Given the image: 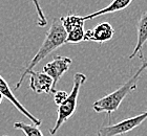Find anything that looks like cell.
<instances>
[{"mask_svg":"<svg viewBox=\"0 0 147 136\" xmlns=\"http://www.w3.org/2000/svg\"><path fill=\"white\" fill-rule=\"evenodd\" d=\"M66 38H67V33H66V30H65L64 26L62 24L61 19L54 18L49 29L46 33V36L44 38L42 45L40 46L39 50L37 52V54L32 59L31 62L28 63V66L25 67L24 71L22 72L19 81L16 83V89L20 88L21 84L23 83L25 76H28V73L34 69V67L39 63L40 61H42L44 58H46L49 54H52L54 50L59 48L60 46L64 45L65 43H66Z\"/></svg>","mask_w":147,"mask_h":136,"instance_id":"obj_1","label":"cell"},{"mask_svg":"<svg viewBox=\"0 0 147 136\" xmlns=\"http://www.w3.org/2000/svg\"><path fill=\"white\" fill-rule=\"evenodd\" d=\"M146 69H147V60H145L143 61L142 65L136 71L135 74L126 82V83H124L122 86H120L113 92L105 95V96H103L100 100H96L95 103L92 104L94 111L97 112V113L106 112L109 115L113 112L117 111L118 108L120 107V105H121V103L123 102V100L137 88V84H138L140 76L143 73V71H145Z\"/></svg>","mask_w":147,"mask_h":136,"instance_id":"obj_2","label":"cell"},{"mask_svg":"<svg viewBox=\"0 0 147 136\" xmlns=\"http://www.w3.org/2000/svg\"><path fill=\"white\" fill-rule=\"evenodd\" d=\"M132 1L134 0H113L109 5H107L104 9L97 11L95 13H90L89 15L83 16V17H84L85 21H89V20H92V19L97 18L99 16L105 15V14H110V13H116V12H119V11H123L126 7H128Z\"/></svg>","mask_w":147,"mask_h":136,"instance_id":"obj_10","label":"cell"},{"mask_svg":"<svg viewBox=\"0 0 147 136\" xmlns=\"http://www.w3.org/2000/svg\"><path fill=\"white\" fill-rule=\"evenodd\" d=\"M14 128L21 130L26 136H43L42 132L35 125H28L22 121H17L14 124Z\"/></svg>","mask_w":147,"mask_h":136,"instance_id":"obj_12","label":"cell"},{"mask_svg":"<svg viewBox=\"0 0 147 136\" xmlns=\"http://www.w3.org/2000/svg\"><path fill=\"white\" fill-rule=\"evenodd\" d=\"M61 21L62 24L64 26L65 30H66V33H71L73 30L80 29V28H84V23H85V20H84V17L83 16H78L76 14H68L67 16H64V17H61Z\"/></svg>","mask_w":147,"mask_h":136,"instance_id":"obj_11","label":"cell"},{"mask_svg":"<svg viewBox=\"0 0 147 136\" xmlns=\"http://www.w3.org/2000/svg\"><path fill=\"white\" fill-rule=\"evenodd\" d=\"M4 136H6V135H4Z\"/></svg>","mask_w":147,"mask_h":136,"instance_id":"obj_17","label":"cell"},{"mask_svg":"<svg viewBox=\"0 0 147 136\" xmlns=\"http://www.w3.org/2000/svg\"><path fill=\"white\" fill-rule=\"evenodd\" d=\"M33 3L35 5V9H36L37 16H38V21H37V25L39 27H44L47 24V20H46V17L44 15V13L42 11V7L40 5L39 0H32Z\"/></svg>","mask_w":147,"mask_h":136,"instance_id":"obj_14","label":"cell"},{"mask_svg":"<svg viewBox=\"0 0 147 136\" xmlns=\"http://www.w3.org/2000/svg\"><path fill=\"white\" fill-rule=\"evenodd\" d=\"M30 76V88L37 94H49L54 89V81L49 74L44 71H35L32 70L28 73Z\"/></svg>","mask_w":147,"mask_h":136,"instance_id":"obj_6","label":"cell"},{"mask_svg":"<svg viewBox=\"0 0 147 136\" xmlns=\"http://www.w3.org/2000/svg\"><path fill=\"white\" fill-rule=\"evenodd\" d=\"M115 29L108 22H102L92 29L87 30L85 33L84 41H94V42L103 43L109 41L113 37Z\"/></svg>","mask_w":147,"mask_h":136,"instance_id":"obj_8","label":"cell"},{"mask_svg":"<svg viewBox=\"0 0 147 136\" xmlns=\"http://www.w3.org/2000/svg\"><path fill=\"white\" fill-rule=\"evenodd\" d=\"M0 92L3 94V96L5 97V98H7V100H9V102L14 105V106H15V108L17 109L20 113H22L25 117L28 118V119L33 123V125H35V126H37V127L41 126L42 121H40L39 118L35 117L32 113H30V111H28V110H26V109H25V107L23 106V105H22V104L20 103L18 100H17V97L14 95V93L12 92V90H11L9 86L7 85V83L5 82V80L3 79L1 76H0Z\"/></svg>","mask_w":147,"mask_h":136,"instance_id":"obj_7","label":"cell"},{"mask_svg":"<svg viewBox=\"0 0 147 136\" xmlns=\"http://www.w3.org/2000/svg\"><path fill=\"white\" fill-rule=\"evenodd\" d=\"M147 119V111L142 112L137 116L126 118L124 121H121L117 124L109 125L101 127L97 132V136H118L122 134L128 133L134 129L138 128L143 121Z\"/></svg>","mask_w":147,"mask_h":136,"instance_id":"obj_4","label":"cell"},{"mask_svg":"<svg viewBox=\"0 0 147 136\" xmlns=\"http://www.w3.org/2000/svg\"><path fill=\"white\" fill-rule=\"evenodd\" d=\"M68 95H69V94H67L66 91H63V90L56 91L55 93H54V102H55V104L58 107L61 106L62 104L67 100Z\"/></svg>","mask_w":147,"mask_h":136,"instance_id":"obj_15","label":"cell"},{"mask_svg":"<svg viewBox=\"0 0 147 136\" xmlns=\"http://www.w3.org/2000/svg\"><path fill=\"white\" fill-rule=\"evenodd\" d=\"M85 33L84 28H80V29L73 30L71 33H67V38H66V43H80L84 41L85 39Z\"/></svg>","mask_w":147,"mask_h":136,"instance_id":"obj_13","label":"cell"},{"mask_svg":"<svg viewBox=\"0 0 147 136\" xmlns=\"http://www.w3.org/2000/svg\"><path fill=\"white\" fill-rule=\"evenodd\" d=\"M71 65V59L67 57H63V56H55L51 62L44 65L43 67V71L49 74L54 81V89H53V93L56 92V86L59 80L61 79L62 76L64 74Z\"/></svg>","mask_w":147,"mask_h":136,"instance_id":"obj_5","label":"cell"},{"mask_svg":"<svg viewBox=\"0 0 147 136\" xmlns=\"http://www.w3.org/2000/svg\"><path fill=\"white\" fill-rule=\"evenodd\" d=\"M86 76L82 72H77L74 76V84L73 88L67 100L62 104L61 106H59L57 109V121H56L55 126L49 129V134L55 135L61 128V126L64 124L65 121L71 117V115L75 113V110L77 108V100L80 92V88L82 87V85L86 82Z\"/></svg>","mask_w":147,"mask_h":136,"instance_id":"obj_3","label":"cell"},{"mask_svg":"<svg viewBox=\"0 0 147 136\" xmlns=\"http://www.w3.org/2000/svg\"><path fill=\"white\" fill-rule=\"evenodd\" d=\"M3 97H4V96H3V94L1 93V92H0V104L2 103V100H3Z\"/></svg>","mask_w":147,"mask_h":136,"instance_id":"obj_16","label":"cell"},{"mask_svg":"<svg viewBox=\"0 0 147 136\" xmlns=\"http://www.w3.org/2000/svg\"><path fill=\"white\" fill-rule=\"evenodd\" d=\"M137 33H138L137 44L132 54L129 56V59H134L136 56H138L140 59H144L142 54V48L147 41V12L143 13L139 19L137 24Z\"/></svg>","mask_w":147,"mask_h":136,"instance_id":"obj_9","label":"cell"}]
</instances>
